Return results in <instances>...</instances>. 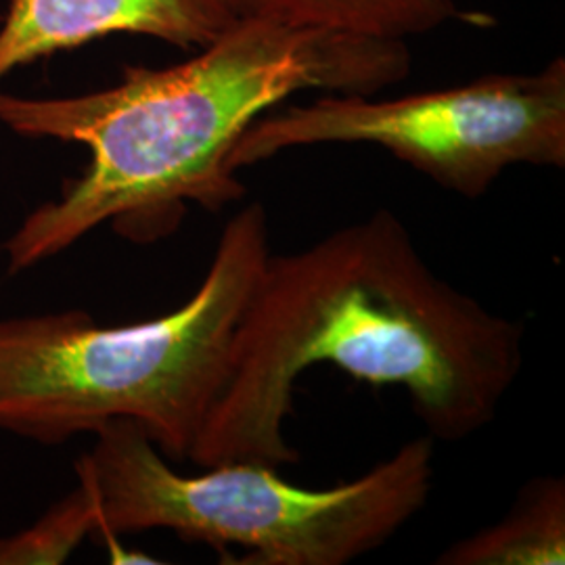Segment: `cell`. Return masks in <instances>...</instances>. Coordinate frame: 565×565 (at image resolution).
<instances>
[{
	"label": "cell",
	"mask_w": 565,
	"mask_h": 565,
	"mask_svg": "<svg viewBox=\"0 0 565 565\" xmlns=\"http://www.w3.org/2000/svg\"><path fill=\"white\" fill-rule=\"evenodd\" d=\"M524 331L438 277L403 221L377 210L294 254H268L237 327L221 398L189 452L198 467L300 461L282 425L315 364L401 385L434 440L497 419Z\"/></svg>",
	"instance_id": "cell-1"
},
{
	"label": "cell",
	"mask_w": 565,
	"mask_h": 565,
	"mask_svg": "<svg viewBox=\"0 0 565 565\" xmlns=\"http://www.w3.org/2000/svg\"><path fill=\"white\" fill-rule=\"evenodd\" d=\"M404 42L245 15L184 63L124 70L120 84L67 99L0 93V121L30 139L81 142L90 162L4 243L18 275L105 223L153 239L184 203L221 210L245 189L228 158L243 132L302 90L373 97L404 81Z\"/></svg>",
	"instance_id": "cell-2"
},
{
	"label": "cell",
	"mask_w": 565,
	"mask_h": 565,
	"mask_svg": "<svg viewBox=\"0 0 565 565\" xmlns=\"http://www.w3.org/2000/svg\"><path fill=\"white\" fill-rule=\"evenodd\" d=\"M268 254L266 210L249 203L170 315L120 327L82 310L0 321V429L53 445L130 419L168 461H186L221 398Z\"/></svg>",
	"instance_id": "cell-3"
},
{
	"label": "cell",
	"mask_w": 565,
	"mask_h": 565,
	"mask_svg": "<svg viewBox=\"0 0 565 565\" xmlns=\"http://www.w3.org/2000/svg\"><path fill=\"white\" fill-rule=\"evenodd\" d=\"M93 434L95 446L78 459L76 473L95 505V534L172 530L218 551L243 546L242 564H350L411 522L434 482L429 434L333 488L287 484L277 469L256 463L182 476L130 419L107 422Z\"/></svg>",
	"instance_id": "cell-4"
},
{
	"label": "cell",
	"mask_w": 565,
	"mask_h": 565,
	"mask_svg": "<svg viewBox=\"0 0 565 565\" xmlns=\"http://www.w3.org/2000/svg\"><path fill=\"white\" fill-rule=\"evenodd\" d=\"M369 142L467 200L484 195L507 168L565 166V61L536 74H492L463 86L398 99L329 95L254 121L228 168L270 160L285 149Z\"/></svg>",
	"instance_id": "cell-5"
},
{
	"label": "cell",
	"mask_w": 565,
	"mask_h": 565,
	"mask_svg": "<svg viewBox=\"0 0 565 565\" xmlns=\"http://www.w3.org/2000/svg\"><path fill=\"white\" fill-rule=\"evenodd\" d=\"M242 18L239 0H13L0 28V78L109 34L203 49Z\"/></svg>",
	"instance_id": "cell-6"
},
{
	"label": "cell",
	"mask_w": 565,
	"mask_h": 565,
	"mask_svg": "<svg viewBox=\"0 0 565 565\" xmlns=\"http://www.w3.org/2000/svg\"><path fill=\"white\" fill-rule=\"evenodd\" d=\"M436 564H565L564 478L545 476L527 482L503 520L452 543Z\"/></svg>",
	"instance_id": "cell-7"
},
{
	"label": "cell",
	"mask_w": 565,
	"mask_h": 565,
	"mask_svg": "<svg viewBox=\"0 0 565 565\" xmlns=\"http://www.w3.org/2000/svg\"><path fill=\"white\" fill-rule=\"evenodd\" d=\"M242 15L404 42L459 20L455 0H239Z\"/></svg>",
	"instance_id": "cell-8"
},
{
	"label": "cell",
	"mask_w": 565,
	"mask_h": 565,
	"mask_svg": "<svg viewBox=\"0 0 565 565\" xmlns=\"http://www.w3.org/2000/svg\"><path fill=\"white\" fill-rule=\"evenodd\" d=\"M95 505L78 484L36 522L11 536H0V565H57L95 534Z\"/></svg>",
	"instance_id": "cell-9"
}]
</instances>
